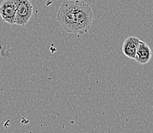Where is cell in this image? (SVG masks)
Here are the masks:
<instances>
[{"instance_id":"1","label":"cell","mask_w":153,"mask_h":133,"mask_svg":"<svg viewBox=\"0 0 153 133\" xmlns=\"http://www.w3.org/2000/svg\"><path fill=\"white\" fill-rule=\"evenodd\" d=\"M93 15L92 9L87 2L81 0H66L58 9L56 20L67 33L83 35L89 31Z\"/></svg>"},{"instance_id":"2","label":"cell","mask_w":153,"mask_h":133,"mask_svg":"<svg viewBox=\"0 0 153 133\" xmlns=\"http://www.w3.org/2000/svg\"><path fill=\"white\" fill-rule=\"evenodd\" d=\"M16 4V15L15 24L25 26L33 15V5L30 0H15Z\"/></svg>"},{"instance_id":"3","label":"cell","mask_w":153,"mask_h":133,"mask_svg":"<svg viewBox=\"0 0 153 133\" xmlns=\"http://www.w3.org/2000/svg\"><path fill=\"white\" fill-rule=\"evenodd\" d=\"M16 4L15 0H4L0 5V16L9 25H15Z\"/></svg>"},{"instance_id":"4","label":"cell","mask_w":153,"mask_h":133,"mask_svg":"<svg viewBox=\"0 0 153 133\" xmlns=\"http://www.w3.org/2000/svg\"><path fill=\"white\" fill-rule=\"evenodd\" d=\"M140 42V39L135 36L126 38L122 46V51L123 54L130 59H134Z\"/></svg>"},{"instance_id":"5","label":"cell","mask_w":153,"mask_h":133,"mask_svg":"<svg viewBox=\"0 0 153 133\" xmlns=\"http://www.w3.org/2000/svg\"><path fill=\"white\" fill-rule=\"evenodd\" d=\"M152 51L146 43L140 40L134 60L140 64H146L151 60Z\"/></svg>"}]
</instances>
